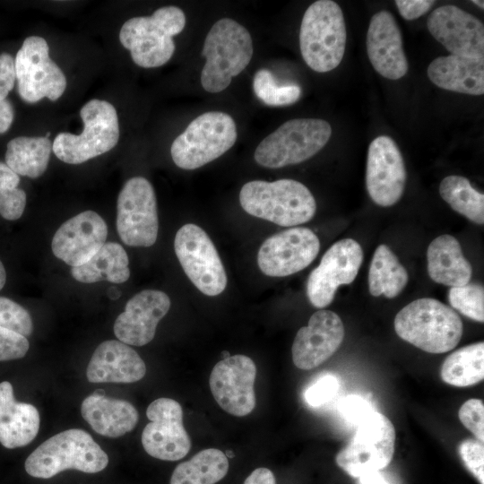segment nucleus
Here are the masks:
<instances>
[{
  "label": "nucleus",
  "mask_w": 484,
  "mask_h": 484,
  "mask_svg": "<svg viewBox=\"0 0 484 484\" xmlns=\"http://www.w3.org/2000/svg\"><path fill=\"white\" fill-rule=\"evenodd\" d=\"M108 227L102 217L85 211L65 221L52 239V252L66 264H85L105 244Z\"/></svg>",
  "instance_id": "obj_21"
},
{
  "label": "nucleus",
  "mask_w": 484,
  "mask_h": 484,
  "mask_svg": "<svg viewBox=\"0 0 484 484\" xmlns=\"http://www.w3.org/2000/svg\"><path fill=\"white\" fill-rule=\"evenodd\" d=\"M170 298L163 291L145 290L131 298L125 311L116 319L114 333L118 341L134 346L149 343L159 322L170 308Z\"/></svg>",
  "instance_id": "obj_22"
},
{
  "label": "nucleus",
  "mask_w": 484,
  "mask_h": 484,
  "mask_svg": "<svg viewBox=\"0 0 484 484\" xmlns=\"http://www.w3.org/2000/svg\"><path fill=\"white\" fill-rule=\"evenodd\" d=\"M330 124L319 118H294L280 125L256 147L255 162L279 169L301 163L316 154L330 140Z\"/></svg>",
  "instance_id": "obj_7"
},
{
  "label": "nucleus",
  "mask_w": 484,
  "mask_h": 484,
  "mask_svg": "<svg viewBox=\"0 0 484 484\" xmlns=\"http://www.w3.org/2000/svg\"><path fill=\"white\" fill-rule=\"evenodd\" d=\"M14 60L7 53L0 55V100L4 99L14 86Z\"/></svg>",
  "instance_id": "obj_44"
},
{
  "label": "nucleus",
  "mask_w": 484,
  "mask_h": 484,
  "mask_svg": "<svg viewBox=\"0 0 484 484\" xmlns=\"http://www.w3.org/2000/svg\"><path fill=\"white\" fill-rule=\"evenodd\" d=\"M394 3L401 16L407 21H412L428 13L435 4V1L396 0Z\"/></svg>",
  "instance_id": "obj_45"
},
{
  "label": "nucleus",
  "mask_w": 484,
  "mask_h": 484,
  "mask_svg": "<svg viewBox=\"0 0 484 484\" xmlns=\"http://www.w3.org/2000/svg\"><path fill=\"white\" fill-rule=\"evenodd\" d=\"M397 335L429 353L447 352L459 343L462 322L458 314L437 299H416L402 308L394 318Z\"/></svg>",
  "instance_id": "obj_2"
},
{
  "label": "nucleus",
  "mask_w": 484,
  "mask_h": 484,
  "mask_svg": "<svg viewBox=\"0 0 484 484\" xmlns=\"http://www.w3.org/2000/svg\"><path fill=\"white\" fill-rule=\"evenodd\" d=\"M346 26L340 5L318 0L306 10L299 30V48L305 63L317 73H327L341 62L346 46Z\"/></svg>",
  "instance_id": "obj_6"
},
{
  "label": "nucleus",
  "mask_w": 484,
  "mask_h": 484,
  "mask_svg": "<svg viewBox=\"0 0 484 484\" xmlns=\"http://www.w3.org/2000/svg\"><path fill=\"white\" fill-rule=\"evenodd\" d=\"M145 373L146 366L139 354L116 340L105 341L96 348L86 371L91 383H134Z\"/></svg>",
  "instance_id": "obj_24"
},
{
  "label": "nucleus",
  "mask_w": 484,
  "mask_h": 484,
  "mask_svg": "<svg viewBox=\"0 0 484 484\" xmlns=\"http://www.w3.org/2000/svg\"><path fill=\"white\" fill-rule=\"evenodd\" d=\"M6 281V272L3 263L0 260V290L4 288Z\"/></svg>",
  "instance_id": "obj_50"
},
{
  "label": "nucleus",
  "mask_w": 484,
  "mask_h": 484,
  "mask_svg": "<svg viewBox=\"0 0 484 484\" xmlns=\"http://www.w3.org/2000/svg\"><path fill=\"white\" fill-rule=\"evenodd\" d=\"M237 137V125L229 115L205 112L173 141L171 158L182 169H195L223 155L235 144Z\"/></svg>",
  "instance_id": "obj_8"
},
{
  "label": "nucleus",
  "mask_w": 484,
  "mask_h": 484,
  "mask_svg": "<svg viewBox=\"0 0 484 484\" xmlns=\"http://www.w3.org/2000/svg\"><path fill=\"white\" fill-rule=\"evenodd\" d=\"M30 344L26 337L0 327V361L23 358Z\"/></svg>",
  "instance_id": "obj_42"
},
{
  "label": "nucleus",
  "mask_w": 484,
  "mask_h": 484,
  "mask_svg": "<svg viewBox=\"0 0 484 484\" xmlns=\"http://www.w3.org/2000/svg\"><path fill=\"white\" fill-rule=\"evenodd\" d=\"M253 89L256 97L265 105L279 107L297 102L301 96V88L298 85L276 84L272 73L267 69H259L253 80Z\"/></svg>",
  "instance_id": "obj_35"
},
{
  "label": "nucleus",
  "mask_w": 484,
  "mask_h": 484,
  "mask_svg": "<svg viewBox=\"0 0 484 484\" xmlns=\"http://www.w3.org/2000/svg\"><path fill=\"white\" fill-rule=\"evenodd\" d=\"M448 300L452 307L463 315L483 323L484 289L482 285L468 283L463 286L451 287Z\"/></svg>",
  "instance_id": "obj_37"
},
{
  "label": "nucleus",
  "mask_w": 484,
  "mask_h": 484,
  "mask_svg": "<svg viewBox=\"0 0 484 484\" xmlns=\"http://www.w3.org/2000/svg\"><path fill=\"white\" fill-rule=\"evenodd\" d=\"M228 471L226 454L219 449L208 448L179 463L171 475L169 484H215L227 475Z\"/></svg>",
  "instance_id": "obj_31"
},
{
  "label": "nucleus",
  "mask_w": 484,
  "mask_h": 484,
  "mask_svg": "<svg viewBox=\"0 0 484 484\" xmlns=\"http://www.w3.org/2000/svg\"><path fill=\"white\" fill-rule=\"evenodd\" d=\"M459 455L468 471L484 484V445L477 438L462 440L458 446Z\"/></svg>",
  "instance_id": "obj_39"
},
{
  "label": "nucleus",
  "mask_w": 484,
  "mask_h": 484,
  "mask_svg": "<svg viewBox=\"0 0 484 484\" xmlns=\"http://www.w3.org/2000/svg\"><path fill=\"white\" fill-rule=\"evenodd\" d=\"M108 463V454L88 432L71 428L43 442L28 456L24 467L32 477L49 479L71 469L96 473Z\"/></svg>",
  "instance_id": "obj_5"
},
{
  "label": "nucleus",
  "mask_w": 484,
  "mask_h": 484,
  "mask_svg": "<svg viewBox=\"0 0 484 484\" xmlns=\"http://www.w3.org/2000/svg\"><path fill=\"white\" fill-rule=\"evenodd\" d=\"M51 151L49 138L19 136L7 143L5 164L17 175L37 178L46 171Z\"/></svg>",
  "instance_id": "obj_29"
},
{
  "label": "nucleus",
  "mask_w": 484,
  "mask_h": 484,
  "mask_svg": "<svg viewBox=\"0 0 484 484\" xmlns=\"http://www.w3.org/2000/svg\"><path fill=\"white\" fill-rule=\"evenodd\" d=\"M439 194L456 212L477 224L484 223V194L473 188L466 177H445L439 185Z\"/></svg>",
  "instance_id": "obj_33"
},
{
  "label": "nucleus",
  "mask_w": 484,
  "mask_h": 484,
  "mask_svg": "<svg viewBox=\"0 0 484 484\" xmlns=\"http://www.w3.org/2000/svg\"><path fill=\"white\" fill-rule=\"evenodd\" d=\"M442 380L451 385L466 387L484 378V343H472L452 352L443 362Z\"/></svg>",
  "instance_id": "obj_32"
},
{
  "label": "nucleus",
  "mask_w": 484,
  "mask_h": 484,
  "mask_svg": "<svg viewBox=\"0 0 484 484\" xmlns=\"http://www.w3.org/2000/svg\"><path fill=\"white\" fill-rule=\"evenodd\" d=\"M0 327L24 337L30 336L33 331L32 319L29 312L5 297H0Z\"/></svg>",
  "instance_id": "obj_38"
},
{
  "label": "nucleus",
  "mask_w": 484,
  "mask_h": 484,
  "mask_svg": "<svg viewBox=\"0 0 484 484\" xmlns=\"http://www.w3.org/2000/svg\"><path fill=\"white\" fill-rule=\"evenodd\" d=\"M458 417L478 440H484V404L480 399H470L459 409Z\"/></svg>",
  "instance_id": "obj_41"
},
{
  "label": "nucleus",
  "mask_w": 484,
  "mask_h": 484,
  "mask_svg": "<svg viewBox=\"0 0 484 484\" xmlns=\"http://www.w3.org/2000/svg\"><path fill=\"white\" fill-rule=\"evenodd\" d=\"M16 403L11 383L8 381L0 383V423L11 416Z\"/></svg>",
  "instance_id": "obj_46"
},
{
  "label": "nucleus",
  "mask_w": 484,
  "mask_h": 484,
  "mask_svg": "<svg viewBox=\"0 0 484 484\" xmlns=\"http://www.w3.org/2000/svg\"><path fill=\"white\" fill-rule=\"evenodd\" d=\"M359 479V484H389L379 471L365 474Z\"/></svg>",
  "instance_id": "obj_49"
},
{
  "label": "nucleus",
  "mask_w": 484,
  "mask_h": 484,
  "mask_svg": "<svg viewBox=\"0 0 484 484\" xmlns=\"http://www.w3.org/2000/svg\"><path fill=\"white\" fill-rule=\"evenodd\" d=\"M339 390V381L333 375H324L313 382L305 392V400L312 407L331 401Z\"/></svg>",
  "instance_id": "obj_40"
},
{
  "label": "nucleus",
  "mask_w": 484,
  "mask_h": 484,
  "mask_svg": "<svg viewBox=\"0 0 484 484\" xmlns=\"http://www.w3.org/2000/svg\"><path fill=\"white\" fill-rule=\"evenodd\" d=\"M255 362L247 356L235 355L219 361L210 376V388L219 406L226 412L243 417L255 407Z\"/></svg>",
  "instance_id": "obj_18"
},
{
  "label": "nucleus",
  "mask_w": 484,
  "mask_h": 484,
  "mask_svg": "<svg viewBox=\"0 0 484 484\" xmlns=\"http://www.w3.org/2000/svg\"><path fill=\"white\" fill-rule=\"evenodd\" d=\"M83 130L80 134H58L52 151L63 162L80 164L113 149L119 139V124L114 106L97 99L81 108Z\"/></svg>",
  "instance_id": "obj_9"
},
{
  "label": "nucleus",
  "mask_w": 484,
  "mask_h": 484,
  "mask_svg": "<svg viewBox=\"0 0 484 484\" xmlns=\"http://www.w3.org/2000/svg\"><path fill=\"white\" fill-rule=\"evenodd\" d=\"M184 12L174 5L163 6L151 16L133 17L121 27L119 40L131 53L134 64L143 68L165 65L175 52L173 36L186 26Z\"/></svg>",
  "instance_id": "obj_4"
},
{
  "label": "nucleus",
  "mask_w": 484,
  "mask_h": 484,
  "mask_svg": "<svg viewBox=\"0 0 484 484\" xmlns=\"http://www.w3.org/2000/svg\"><path fill=\"white\" fill-rule=\"evenodd\" d=\"M340 316L330 310H319L301 327L294 339L291 352L294 365L303 370L318 367L339 349L344 339Z\"/></svg>",
  "instance_id": "obj_20"
},
{
  "label": "nucleus",
  "mask_w": 484,
  "mask_h": 484,
  "mask_svg": "<svg viewBox=\"0 0 484 484\" xmlns=\"http://www.w3.org/2000/svg\"><path fill=\"white\" fill-rule=\"evenodd\" d=\"M129 259L123 246L115 242L105 243L85 264L72 267L71 275L82 283L108 281L123 283L130 277Z\"/></svg>",
  "instance_id": "obj_28"
},
{
  "label": "nucleus",
  "mask_w": 484,
  "mask_h": 484,
  "mask_svg": "<svg viewBox=\"0 0 484 484\" xmlns=\"http://www.w3.org/2000/svg\"><path fill=\"white\" fill-rule=\"evenodd\" d=\"M244 484H276V480L271 470L260 467L248 475Z\"/></svg>",
  "instance_id": "obj_47"
},
{
  "label": "nucleus",
  "mask_w": 484,
  "mask_h": 484,
  "mask_svg": "<svg viewBox=\"0 0 484 484\" xmlns=\"http://www.w3.org/2000/svg\"><path fill=\"white\" fill-rule=\"evenodd\" d=\"M407 179L404 161L396 143L387 135L369 144L366 168V186L372 201L388 207L402 196Z\"/></svg>",
  "instance_id": "obj_17"
},
{
  "label": "nucleus",
  "mask_w": 484,
  "mask_h": 484,
  "mask_svg": "<svg viewBox=\"0 0 484 484\" xmlns=\"http://www.w3.org/2000/svg\"><path fill=\"white\" fill-rule=\"evenodd\" d=\"M97 390L86 397L81 406L82 418L98 434L119 437L131 432L136 426L139 414L129 402L104 396Z\"/></svg>",
  "instance_id": "obj_25"
},
{
  "label": "nucleus",
  "mask_w": 484,
  "mask_h": 484,
  "mask_svg": "<svg viewBox=\"0 0 484 484\" xmlns=\"http://www.w3.org/2000/svg\"><path fill=\"white\" fill-rule=\"evenodd\" d=\"M319 250V238L311 229L290 228L264 241L257 254V264L267 276L285 277L308 266Z\"/></svg>",
  "instance_id": "obj_16"
},
{
  "label": "nucleus",
  "mask_w": 484,
  "mask_h": 484,
  "mask_svg": "<svg viewBox=\"0 0 484 484\" xmlns=\"http://www.w3.org/2000/svg\"><path fill=\"white\" fill-rule=\"evenodd\" d=\"M19 183V175L0 162V215L8 220L21 218L25 209L26 193Z\"/></svg>",
  "instance_id": "obj_36"
},
{
  "label": "nucleus",
  "mask_w": 484,
  "mask_h": 484,
  "mask_svg": "<svg viewBox=\"0 0 484 484\" xmlns=\"http://www.w3.org/2000/svg\"><path fill=\"white\" fill-rule=\"evenodd\" d=\"M158 230L153 186L143 177L128 179L117 203V231L120 239L130 246L148 247L156 242Z\"/></svg>",
  "instance_id": "obj_11"
},
{
  "label": "nucleus",
  "mask_w": 484,
  "mask_h": 484,
  "mask_svg": "<svg viewBox=\"0 0 484 484\" xmlns=\"http://www.w3.org/2000/svg\"><path fill=\"white\" fill-rule=\"evenodd\" d=\"M39 413L35 406L17 402L11 416L0 423V443L8 449L29 445L38 435Z\"/></svg>",
  "instance_id": "obj_34"
},
{
  "label": "nucleus",
  "mask_w": 484,
  "mask_h": 484,
  "mask_svg": "<svg viewBox=\"0 0 484 484\" xmlns=\"http://www.w3.org/2000/svg\"><path fill=\"white\" fill-rule=\"evenodd\" d=\"M366 46L369 61L380 75L398 80L407 73L409 65L401 30L390 12L382 10L372 16Z\"/></svg>",
  "instance_id": "obj_23"
},
{
  "label": "nucleus",
  "mask_w": 484,
  "mask_h": 484,
  "mask_svg": "<svg viewBox=\"0 0 484 484\" xmlns=\"http://www.w3.org/2000/svg\"><path fill=\"white\" fill-rule=\"evenodd\" d=\"M427 258L428 275L436 283L459 287L471 279L472 267L459 241L451 235L436 238L428 246Z\"/></svg>",
  "instance_id": "obj_27"
},
{
  "label": "nucleus",
  "mask_w": 484,
  "mask_h": 484,
  "mask_svg": "<svg viewBox=\"0 0 484 484\" xmlns=\"http://www.w3.org/2000/svg\"><path fill=\"white\" fill-rule=\"evenodd\" d=\"M409 275L397 256L386 245L375 250L368 272V289L374 297H397L406 287Z\"/></svg>",
  "instance_id": "obj_30"
},
{
  "label": "nucleus",
  "mask_w": 484,
  "mask_h": 484,
  "mask_svg": "<svg viewBox=\"0 0 484 484\" xmlns=\"http://www.w3.org/2000/svg\"><path fill=\"white\" fill-rule=\"evenodd\" d=\"M239 203L248 214L283 227L306 223L316 211L310 190L289 178L249 181L240 190Z\"/></svg>",
  "instance_id": "obj_1"
},
{
  "label": "nucleus",
  "mask_w": 484,
  "mask_h": 484,
  "mask_svg": "<svg viewBox=\"0 0 484 484\" xmlns=\"http://www.w3.org/2000/svg\"><path fill=\"white\" fill-rule=\"evenodd\" d=\"M427 73L428 79L441 89L469 95L484 93V58L438 56L429 64Z\"/></svg>",
  "instance_id": "obj_26"
},
{
  "label": "nucleus",
  "mask_w": 484,
  "mask_h": 484,
  "mask_svg": "<svg viewBox=\"0 0 484 484\" xmlns=\"http://www.w3.org/2000/svg\"><path fill=\"white\" fill-rule=\"evenodd\" d=\"M253 52L251 35L243 25L230 18L217 21L202 50L205 58L200 77L203 90L218 93L228 88L232 78L249 65Z\"/></svg>",
  "instance_id": "obj_3"
},
{
  "label": "nucleus",
  "mask_w": 484,
  "mask_h": 484,
  "mask_svg": "<svg viewBox=\"0 0 484 484\" xmlns=\"http://www.w3.org/2000/svg\"><path fill=\"white\" fill-rule=\"evenodd\" d=\"M427 27L451 55L484 57L483 23L462 9L442 5L431 12Z\"/></svg>",
  "instance_id": "obj_19"
},
{
  "label": "nucleus",
  "mask_w": 484,
  "mask_h": 484,
  "mask_svg": "<svg viewBox=\"0 0 484 484\" xmlns=\"http://www.w3.org/2000/svg\"><path fill=\"white\" fill-rule=\"evenodd\" d=\"M474 4H476L477 6H479L480 8H481L482 10L484 9V2L483 1H480V0H472L471 1Z\"/></svg>",
  "instance_id": "obj_51"
},
{
  "label": "nucleus",
  "mask_w": 484,
  "mask_h": 484,
  "mask_svg": "<svg viewBox=\"0 0 484 484\" xmlns=\"http://www.w3.org/2000/svg\"><path fill=\"white\" fill-rule=\"evenodd\" d=\"M176 255L189 280L203 294L217 296L227 285V275L212 241L199 226H182L174 241Z\"/></svg>",
  "instance_id": "obj_13"
},
{
  "label": "nucleus",
  "mask_w": 484,
  "mask_h": 484,
  "mask_svg": "<svg viewBox=\"0 0 484 484\" xmlns=\"http://www.w3.org/2000/svg\"><path fill=\"white\" fill-rule=\"evenodd\" d=\"M341 416L350 423L359 425L375 411L371 404L359 395H348L338 405Z\"/></svg>",
  "instance_id": "obj_43"
},
{
  "label": "nucleus",
  "mask_w": 484,
  "mask_h": 484,
  "mask_svg": "<svg viewBox=\"0 0 484 484\" xmlns=\"http://www.w3.org/2000/svg\"><path fill=\"white\" fill-rule=\"evenodd\" d=\"M363 258V250L354 239L334 243L308 276L307 295L310 303L317 308L329 306L338 288L355 280Z\"/></svg>",
  "instance_id": "obj_14"
},
{
  "label": "nucleus",
  "mask_w": 484,
  "mask_h": 484,
  "mask_svg": "<svg viewBox=\"0 0 484 484\" xmlns=\"http://www.w3.org/2000/svg\"><path fill=\"white\" fill-rule=\"evenodd\" d=\"M149 422L142 433L145 452L163 461L184 458L191 448V439L183 425L181 405L170 398H159L146 411Z\"/></svg>",
  "instance_id": "obj_15"
},
{
  "label": "nucleus",
  "mask_w": 484,
  "mask_h": 484,
  "mask_svg": "<svg viewBox=\"0 0 484 484\" xmlns=\"http://www.w3.org/2000/svg\"><path fill=\"white\" fill-rule=\"evenodd\" d=\"M395 429L390 419L374 411L358 425L348 443L336 455L337 465L350 476L359 478L379 471L392 461Z\"/></svg>",
  "instance_id": "obj_10"
},
{
  "label": "nucleus",
  "mask_w": 484,
  "mask_h": 484,
  "mask_svg": "<svg viewBox=\"0 0 484 484\" xmlns=\"http://www.w3.org/2000/svg\"><path fill=\"white\" fill-rule=\"evenodd\" d=\"M14 110L12 103L6 99L0 100V134L5 133L13 123Z\"/></svg>",
  "instance_id": "obj_48"
},
{
  "label": "nucleus",
  "mask_w": 484,
  "mask_h": 484,
  "mask_svg": "<svg viewBox=\"0 0 484 484\" xmlns=\"http://www.w3.org/2000/svg\"><path fill=\"white\" fill-rule=\"evenodd\" d=\"M18 93L28 103L43 98L56 101L66 88V78L50 58L47 41L38 36L24 39L14 59Z\"/></svg>",
  "instance_id": "obj_12"
}]
</instances>
